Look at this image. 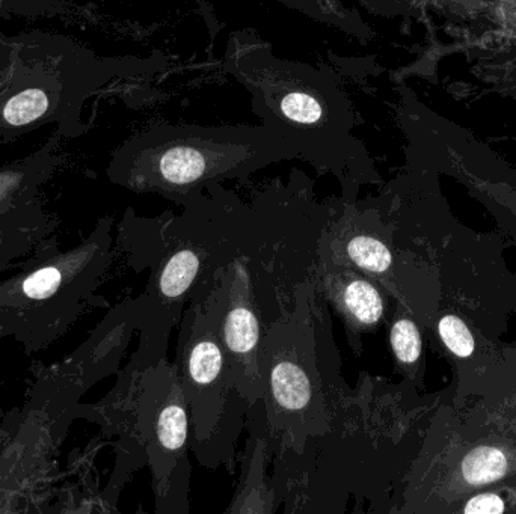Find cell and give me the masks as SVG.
<instances>
[{"mask_svg": "<svg viewBox=\"0 0 516 514\" xmlns=\"http://www.w3.org/2000/svg\"><path fill=\"white\" fill-rule=\"evenodd\" d=\"M509 460L497 447H480L471 451L462 462V477L470 486L494 483L507 474Z\"/></svg>", "mask_w": 516, "mask_h": 514, "instance_id": "14", "label": "cell"}, {"mask_svg": "<svg viewBox=\"0 0 516 514\" xmlns=\"http://www.w3.org/2000/svg\"><path fill=\"white\" fill-rule=\"evenodd\" d=\"M390 346L399 367L408 376H415L421 358V334L406 311H397L391 320Z\"/></svg>", "mask_w": 516, "mask_h": 514, "instance_id": "13", "label": "cell"}, {"mask_svg": "<svg viewBox=\"0 0 516 514\" xmlns=\"http://www.w3.org/2000/svg\"><path fill=\"white\" fill-rule=\"evenodd\" d=\"M61 272L55 267H44L32 273L25 282H23V291L26 296L31 299H47L53 296L61 284Z\"/></svg>", "mask_w": 516, "mask_h": 514, "instance_id": "17", "label": "cell"}, {"mask_svg": "<svg viewBox=\"0 0 516 514\" xmlns=\"http://www.w3.org/2000/svg\"><path fill=\"white\" fill-rule=\"evenodd\" d=\"M80 10L65 0H0V19L10 17H65L74 16Z\"/></svg>", "mask_w": 516, "mask_h": 514, "instance_id": "15", "label": "cell"}, {"mask_svg": "<svg viewBox=\"0 0 516 514\" xmlns=\"http://www.w3.org/2000/svg\"><path fill=\"white\" fill-rule=\"evenodd\" d=\"M361 374L351 400L331 429L308 439L299 453L272 459L268 477L277 507L286 513H344L349 502L382 510L393 484L388 394Z\"/></svg>", "mask_w": 516, "mask_h": 514, "instance_id": "5", "label": "cell"}, {"mask_svg": "<svg viewBox=\"0 0 516 514\" xmlns=\"http://www.w3.org/2000/svg\"><path fill=\"white\" fill-rule=\"evenodd\" d=\"M176 364L191 417V453L204 468L234 472L251 406L236 388L200 303H188L180 320Z\"/></svg>", "mask_w": 516, "mask_h": 514, "instance_id": "7", "label": "cell"}, {"mask_svg": "<svg viewBox=\"0 0 516 514\" xmlns=\"http://www.w3.org/2000/svg\"><path fill=\"white\" fill-rule=\"evenodd\" d=\"M275 2L314 22L357 38L360 43H367L372 38V31L361 19L358 11L346 7L341 0H275Z\"/></svg>", "mask_w": 516, "mask_h": 514, "instance_id": "12", "label": "cell"}, {"mask_svg": "<svg viewBox=\"0 0 516 514\" xmlns=\"http://www.w3.org/2000/svg\"><path fill=\"white\" fill-rule=\"evenodd\" d=\"M441 340L453 355L468 358L473 353L474 341L465 323L455 316H446L438 323Z\"/></svg>", "mask_w": 516, "mask_h": 514, "instance_id": "16", "label": "cell"}, {"mask_svg": "<svg viewBox=\"0 0 516 514\" xmlns=\"http://www.w3.org/2000/svg\"><path fill=\"white\" fill-rule=\"evenodd\" d=\"M224 70L251 94L263 126L292 142L302 162L334 175L341 196L358 198L361 187L379 183L372 157L355 135L354 106L334 71L278 58L249 29L231 32Z\"/></svg>", "mask_w": 516, "mask_h": 514, "instance_id": "2", "label": "cell"}, {"mask_svg": "<svg viewBox=\"0 0 516 514\" xmlns=\"http://www.w3.org/2000/svg\"><path fill=\"white\" fill-rule=\"evenodd\" d=\"M180 207L179 215L139 221L142 261L151 269L136 308L142 331L136 368L142 371L168 358L169 337L186 306L203 305L228 264L248 266L265 328L292 310L298 288L316 276L320 237L331 216V199L319 201L302 169L286 181H269L249 199L221 183Z\"/></svg>", "mask_w": 516, "mask_h": 514, "instance_id": "1", "label": "cell"}, {"mask_svg": "<svg viewBox=\"0 0 516 514\" xmlns=\"http://www.w3.org/2000/svg\"><path fill=\"white\" fill-rule=\"evenodd\" d=\"M301 160L284 136L266 126L157 124L132 136L112 159V178L139 193L182 205L213 184L245 180L266 166Z\"/></svg>", "mask_w": 516, "mask_h": 514, "instance_id": "6", "label": "cell"}, {"mask_svg": "<svg viewBox=\"0 0 516 514\" xmlns=\"http://www.w3.org/2000/svg\"><path fill=\"white\" fill-rule=\"evenodd\" d=\"M249 430L248 450L243 456L242 481L227 513H274L277 510L274 492L269 486L266 468L272 460L266 432V415L262 400L249 409L246 418Z\"/></svg>", "mask_w": 516, "mask_h": 514, "instance_id": "11", "label": "cell"}, {"mask_svg": "<svg viewBox=\"0 0 516 514\" xmlns=\"http://www.w3.org/2000/svg\"><path fill=\"white\" fill-rule=\"evenodd\" d=\"M138 412L156 513H189L191 417L176 362L160 359L141 374Z\"/></svg>", "mask_w": 516, "mask_h": 514, "instance_id": "8", "label": "cell"}, {"mask_svg": "<svg viewBox=\"0 0 516 514\" xmlns=\"http://www.w3.org/2000/svg\"><path fill=\"white\" fill-rule=\"evenodd\" d=\"M316 288L340 317L352 352L361 355L364 335L387 317V291L352 267L329 263L317 264Z\"/></svg>", "mask_w": 516, "mask_h": 514, "instance_id": "10", "label": "cell"}, {"mask_svg": "<svg viewBox=\"0 0 516 514\" xmlns=\"http://www.w3.org/2000/svg\"><path fill=\"white\" fill-rule=\"evenodd\" d=\"M262 403L272 459L299 453L331 429L355 388L341 374L329 306L316 276L296 291L292 310L263 328Z\"/></svg>", "mask_w": 516, "mask_h": 514, "instance_id": "4", "label": "cell"}, {"mask_svg": "<svg viewBox=\"0 0 516 514\" xmlns=\"http://www.w3.org/2000/svg\"><path fill=\"white\" fill-rule=\"evenodd\" d=\"M504 501L495 493H482L464 507L465 513H503Z\"/></svg>", "mask_w": 516, "mask_h": 514, "instance_id": "18", "label": "cell"}, {"mask_svg": "<svg viewBox=\"0 0 516 514\" xmlns=\"http://www.w3.org/2000/svg\"><path fill=\"white\" fill-rule=\"evenodd\" d=\"M203 311L224 350L236 388L249 406H255L265 394L260 367L265 326L248 266L243 261L228 264L216 275L204 300Z\"/></svg>", "mask_w": 516, "mask_h": 514, "instance_id": "9", "label": "cell"}, {"mask_svg": "<svg viewBox=\"0 0 516 514\" xmlns=\"http://www.w3.org/2000/svg\"><path fill=\"white\" fill-rule=\"evenodd\" d=\"M162 53L102 56L55 32L0 34V144L55 126L62 138L91 129L83 118L91 98L112 83L153 76L168 68Z\"/></svg>", "mask_w": 516, "mask_h": 514, "instance_id": "3", "label": "cell"}, {"mask_svg": "<svg viewBox=\"0 0 516 514\" xmlns=\"http://www.w3.org/2000/svg\"><path fill=\"white\" fill-rule=\"evenodd\" d=\"M0 171H2V169H0Z\"/></svg>", "mask_w": 516, "mask_h": 514, "instance_id": "19", "label": "cell"}]
</instances>
